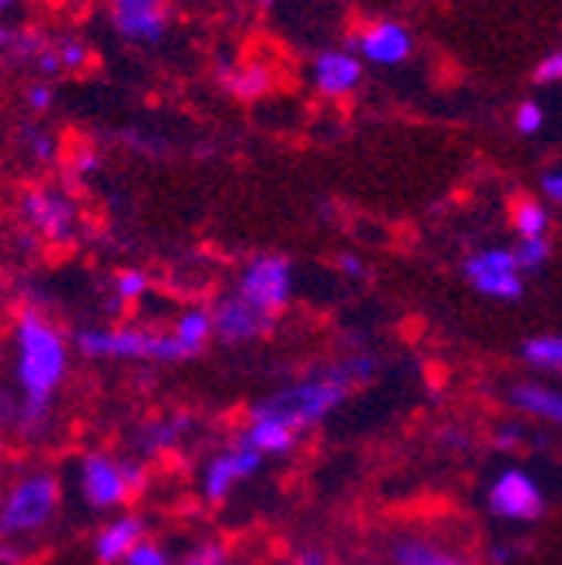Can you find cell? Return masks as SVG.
<instances>
[{
	"mask_svg": "<svg viewBox=\"0 0 562 565\" xmlns=\"http://www.w3.org/2000/svg\"><path fill=\"white\" fill-rule=\"evenodd\" d=\"M57 478L47 471H31L21 475L8 494L4 505H0V532H4L8 542H21V539H34L41 535L54 512H57Z\"/></svg>",
	"mask_w": 562,
	"mask_h": 565,
	"instance_id": "277c9868",
	"label": "cell"
},
{
	"mask_svg": "<svg viewBox=\"0 0 562 565\" xmlns=\"http://www.w3.org/2000/svg\"><path fill=\"white\" fill-rule=\"evenodd\" d=\"M350 51L378 67H397L411 57L414 38L401 21H371L350 38Z\"/></svg>",
	"mask_w": 562,
	"mask_h": 565,
	"instance_id": "8fae6325",
	"label": "cell"
},
{
	"mask_svg": "<svg viewBox=\"0 0 562 565\" xmlns=\"http://www.w3.org/2000/svg\"><path fill=\"white\" fill-rule=\"evenodd\" d=\"M314 88L324 95V98H343L350 95L361 78H364V57L354 54L350 47H330V51H320L314 57Z\"/></svg>",
	"mask_w": 562,
	"mask_h": 565,
	"instance_id": "7c38bea8",
	"label": "cell"
},
{
	"mask_svg": "<svg viewBox=\"0 0 562 565\" xmlns=\"http://www.w3.org/2000/svg\"><path fill=\"white\" fill-rule=\"evenodd\" d=\"M512 253H516V263H519L522 273H536V269H542L549 263L552 246H549V239H519L512 246Z\"/></svg>",
	"mask_w": 562,
	"mask_h": 565,
	"instance_id": "cb8c5ba5",
	"label": "cell"
},
{
	"mask_svg": "<svg viewBox=\"0 0 562 565\" xmlns=\"http://www.w3.org/2000/svg\"><path fill=\"white\" fill-rule=\"evenodd\" d=\"M38 71H41V75L51 82L54 75H57V71H64V64H61V54H57V47H47L41 57H38Z\"/></svg>",
	"mask_w": 562,
	"mask_h": 565,
	"instance_id": "8d00e7d4",
	"label": "cell"
},
{
	"mask_svg": "<svg viewBox=\"0 0 562 565\" xmlns=\"http://www.w3.org/2000/svg\"><path fill=\"white\" fill-rule=\"evenodd\" d=\"M512 558H516V548L512 545H496V548H491V562H496V565H506Z\"/></svg>",
	"mask_w": 562,
	"mask_h": 565,
	"instance_id": "f35d334b",
	"label": "cell"
},
{
	"mask_svg": "<svg viewBox=\"0 0 562 565\" xmlns=\"http://www.w3.org/2000/svg\"><path fill=\"white\" fill-rule=\"evenodd\" d=\"M0 8H4V11H8V8H14V0H0Z\"/></svg>",
	"mask_w": 562,
	"mask_h": 565,
	"instance_id": "60d3db41",
	"label": "cell"
},
{
	"mask_svg": "<svg viewBox=\"0 0 562 565\" xmlns=\"http://www.w3.org/2000/svg\"><path fill=\"white\" fill-rule=\"evenodd\" d=\"M24 102L31 111H47L54 105V85L51 82H34L28 92H24Z\"/></svg>",
	"mask_w": 562,
	"mask_h": 565,
	"instance_id": "d6a6232c",
	"label": "cell"
},
{
	"mask_svg": "<svg viewBox=\"0 0 562 565\" xmlns=\"http://www.w3.org/2000/svg\"><path fill=\"white\" fill-rule=\"evenodd\" d=\"M526 441V431L519 428V424H502V428L496 431V438H491V445H496L499 451H519Z\"/></svg>",
	"mask_w": 562,
	"mask_h": 565,
	"instance_id": "836d02e7",
	"label": "cell"
},
{
	"mask_svg": "<svg viewBox=\"0 0 562 565\" xmlns=\"http://www.w3.org/2000/svg\"><path fill=\"white\" fill-rule=\"evenodd\" d=\"M18 209H21V220L44 243H67L75 236L78 205L57 189H24Z\"/></svg>",
	"mask_w": 562,
	"mask_h": 565,
	"instance_id": "9c48e42d",
	"label": "cell"
},
{
	"mask_svg": "<svg viewBox=\"0 0 562 565\" xmlns=\"http://www.w3.org/2000/svg\"><path fill=\"white\" fill-rule=\"evenodd\" d=\"M512 226H516L519 239H545V233H549V209L539 199H532V195L516 199V205H512Z\"/></svg>",
	"mask_w": 562,
	"mask_h": 565,
	"instance_id": "d6986e66",
	"label": "cell"
},
{
	"mask_svg": "<svg viewBox=\"0 0 562 565\" xmlns=\"http://www.w3.org/2000/svg\"><path fill=\"white\" fill-rule=\"evenodd\" d=\"M179 343L182 358H195V353L209 343V337H216V320L213 310H202V307H189L176 317L172 330H169Z\"/></svg>",
	"mask_w": 562,
	"mask_h": 565,
	"instance_id": "2e32d148",
	"label": "cell"
},
{
	"mask_svg": "<svg viewBox=\"0 0 562 565\" xmlns=\"http://www.w3.org/2000/svg\"><path fill=\"white\" fill-rule=\"evenodd\" d=\"M509 397H512V404L522 414H532V417H539L545 424H555V428H562V391L526 381V384H516Z\"/></svg>",
	"mask_w": 562,
	"mask_h": 565,
	"instance_id": "e0dca14e",
	"label": "cell"
},
{
	"mask_svg": "<svg viewBox=\"0 0 562 565\" xmlns=\"http://www.w3.org/2000/svg\"><path fill=\"white\" fill-rule=\"evenodd\" d=\"M156 4H159V8H169V4H172V0H156Z\"/></svg>",
	"mask_w": 562,
	"mask_h": 565,
	"instance_id": "b9f144b4",
	"label": "cell"
},
{
	"mask_svg": "<svg viewBox=\"0 0 562 565\" xmlns=\"http://www.w3.org/2000/svg\"><path fill=\"white\" fill-rule=\"evenodd\" d=\"M294 565H327V555L320 548H304V552H297Z\"/></svg>",
	"mask_w": 562,
	"mask_h": 565,
	"instance_id": "74e56055",
	"label": "cell"
},
{
	"mask_svg": "<svg viewBox=\"0 0 562 565\" xmlns=\"http://www.w3.org/2000/svg\"><path fill=\"white\" fill-rule=\"evenodd\" d=\"M236 294L246 297L263 313L276 317L294 297V266H290V259L279 256V253H263V256L250 259L243 266V273H240Z\"/></svg>",
	"mask_w": 562,
	"mask_h": 565,
	"instance_id": "8992f818",
	"label": "cell"
},
{
	"mask_svg": "<svg viewBox=\"0 0 562 565\" xmlns=\"http://www.w3.org/2000/svg\"><path fill=\"white\" fill-rule=\"evenodd\" d=\"M350 387L354 384L340 371V364L324 374H310L253 404L243 438L256 445L266 458L290 455L307 428H314L343 404Z\"/></svg>",
	"mask_w": 562,
	"mask_h": 565,
	"instance_id": "7a4b0ae2",
	"label": "cell"
},
{
	"mask_svg": "<svg viewBox=\"0 0 562 565\" xmlns=\"http://www.w3.org/2000/svg\"><path fill=\"white\" fill-rule=\"evenodd\" d=\"M230 92H236L240 98H256L269 88V71L259 67V64H250V67H236L233 75L226 78Z\"/></svg>",
	"mask_w": 562,
	"mask_h": 565,
	"instance_id": "7402d4cb",
	"label": "cell"
},
{
	"mask_svg": "<svg viewBox=\"0 0 562 565\" xmlns=\"http://www.w3.org/2000/svg\"><path fill=\"white\" fill-rule=\"evenodd\" d=\"M138 542H146V522L125 512V515H115L112 522H105L95 535V558L102 565H118L131 555V548Z\"/></svg>",
	"mask_w": 562,
	"mask_h": 565,
	"instance_id": "9a60e30c",
	"label": "cell"
},
{
	"mask_svg": "<svg viewBox=\"0 0 562 565\" xmlns=\"http://www.w3.org/2000/svg\"><path fill=\"white\" fill-rule=\"evenodd\" d=\"M522 358L536 371L545 374H562V337L559 333H542L522 343Z\"/></svg>",
	"mask_w": 562,
	"mask_h": 565,
	"instance_id": "ffe728a7",
	"label": "cell"
},
{
	"mask_svg": "<svg viewBox=\"0 0 562 565\" xmlns=\"http://www.w3.org/2000/svg\"><path fill=\"white\" fill-rule=\"evenodd\" d=\"M340 371L350 377V384H361L374 374V358H364V353H354V358H343Z\"/></svg>",
	"mask_w": 562,
	"mask_h": 565,
	"instance_id": "1f68e13d",
	"label": "cell"
},
{
	"mask_svg": "<svg viewBox=\"0 0 562 565\" xmlns=\"http://www.w3.org/2000/svg\"><path fill=\"white\" fill-rule=\"evenodd\" d=\"M142 484H146V471L138 461H118L105 451H88L78 461L82 499L98 512L128 505L142 491Z\"/></svg>",
	"mask_w": 562,
	"mask_h": 565,
	"instance_id": "5b68a950",
	"label": "cell"
},
{
	"mask_svg": "<svg viewBox=\"0 0 562 565\" xmlns=\"http://www.w3.org/2000/svg\"><path fill=\"white\" fill-rule=\"evenodd\" d=\"M44 51H47V41L38 31H28V28H21L18 38H14V44L8 47V54H18L21 61H34V64H38V57Z\"/></svg>",
	"mask_w": 562,
	"mask_h": 565,
	"instance_id": "4316f807",
	"label": "cell"
},
{
	"mask_svg": "<svg viewBox=\"0 0 562 565\" xmlns=\"http://www.w3.org/2000/svg\"><path fill=\"white\" fill-rule=\"evenodd\" d=\"M213 320H216V337L226 340V343H250V340H259V337L269 330V323H273L269 313H263L259 307H253V303H250L246 297H240V294L220 300V303L213 307Z\"/></svg>",
	"mask_w": 562,
	"mask_h": 565,
	"instance_id": "4fadbf2b",
	"label": "cell"
},
{
	"mask_svg": "<svg viewBox=\"0 0 562 565\" xmlns=\"http://www.w3.org/2000/svg\"><path fill=\"white\" fill-rule=\"evenodd\" d=\"M512 121H516V128H519L522 135H539L542 125H545V108H542L539 102L529 98V102H522V105L516 108Z\"/></svg>",
	"mask_w": 562,
	"mask_h": 565,
	"instance_id": "f1b7e54d",
	"label": "cell"
},
{
	"mask_svg": "<svg viewBox=\"0 0 562 565\" xmlns=\"http://www.w3.org/2000/svg\"><path fill=\"white\" fill-rule=\"evenodd\" d=\"M146 290H149V276H146L142 269H135V266L118 269V276H115V303H118V307L142 300Z\"/></svg>",
	"mask_w": 562,
	"mask_h": 565,
	"instance_id": "603a6c76",
	"label": "cell"
},
{
	"mask_svg": "<svg viewBox=\"0 0 562 565\" xmlns=\"http://www.w3.org/2000/svg\"><path fill=\"white\" fill-rule=\"evenodd\" d=\"M253 4H259V8H273L276 0H253Z\"/></svg>",
	"mask_w": 562,
	"mask_h": 565,
	"instance_id": "ab89813d",
	"label": "cell"
},
{
	"mask_svg": "<svg viewBox=\"0 0 562 565\" xmlns=\"http://www.w3.org/2000/svg\"><path fill=\"white\" fill-rule=\"evenodd\" d=\"M57 54H61L64 71H82L85 61H88V47H85L82 41H75V38L61 41V44H57Z\"/></svg>",
	"mask_w": 562,
	"mask_h": 565,
	"instance_id": "4dcf8cb0",
	"label": "cell"
},
{
	"mask_svg": "<svg viewBox=\"0 0 562 565\" xmlns=\"http://www.w3.org/2000/svg\"><path fill=\"white\" fill-rule=\"evenodd\" d=\"M176 565H230V555L220 542H202V545L189 548Z\"/></svg>",
	"mask_w": 562,
	"mask_h": 565,
	"instance_id": "d4e9b609",
	"label": "cell"
},
{
	"mask_svg": "<svg viewBox=\"0 0 562 565\" xmlns=\"http://www.w3.org/2000/svg\"><path fill=\"white\" fill-rule=\"evenodd\" d=\"M394 565H465L458 552L432 542V539H397L391 545Z\"/></svg>",
	"mask_w": 562,
	"mask_h": 565,
	"instance_id": "ac0fdd59",
	"label": "cell"
},
{
	"mask_svg": "<svg viewBox=\"0 0 562 565\" xmlns=\"http://www.w3.org/2000/svg\"><path fill=\"white\" fill-rule=\"evenodd\" d=\"M542 192H545L549 202L562 205V166H559V169H549V172L542 175Z\"/></svg>",
	"mask_w": 562,
	"mask_h": 565,
	"instance_id": "d590c367",
	"label": "cell"
},
{
	"mask_svg": "<svg viewBox=\"0 0 562 565\" xmlns=\"http://www.w3.org/2000/svg\"><path fill=\"white\" fill-rule=\"evenodd\" d=\"M21 141H24V149H28V156L34 162H51L54 159V138H51V131H44V128H24Z\"/></svg>",
	"mask_w": 562,
	"mask_h": 565,
	"instance_id": "484cf974",
	"label": "cell"
},
{
	"mask_svg": "<svg viewBox=\"0 0 562 565\" xmlns=\"http://www.w3.org/2000/svg\"><path fill=\"white\" fill-rule=\"evenodd\" d=\"M337 269H340L347 279H368V266H364V259H361V256H354V253L337 256Z\"/></svg>",
	"mask_w": 562,
	"mask_h": 565,
	"instance_id": "e575fe53",
	"label": "cell"
},
{
	"mask_svg": "<svg viewBox=\"0 0 562 565\" xmlns=\"http://www.w3.org/2000/svg\"><path fill=\"white\" fill-rule=\"evenodd\" d=\"M465 276H468L471 287L488 300L516 303L526 290V279H522V269L516 263V253L502 249V246H488V249L471 253L465 259Z\"/></svg>",
	"mask_w": 562,
	"mask_h": 565,
	"instance_id": "ba28073f",
	"label": "cell"
},
{
	"mask_svg": "<svg viewBox=\"0 0 562 565\" xmlns=\"http://www.w3.org/2000/svg\"><path fill=\"white\" fill-rule=\"evenodd\" d=\"M532 78H536V85H555V82H562V47L549 51V54L532 67Z\"/></svg>",
	"mask_w": 562,
	"mask_h": 565,
	"instance_id": "f546056e",
	"label": "cell"
},
{
	"mask_svg": "<svg viewBox=\"0 0 562 565\" xmlns=\"http://www.w3.org/2000/svg\"><path fill=\"white\" fill-rule=\"evenodd\" d=\"M82 358L92 361H182L172 333L146 327H85L75 333Z\"/></svg>",
	"mask_w": 562,
	"mask_h": 565,
	"instance_id": "3957f363",
	"label": "cell"
},
{
	"mask_svg": "<svg viewBox=\"0 0 562 565\" xmlns=\"http://www.w3.org/2000/svg\"><path fill=\"white\" fill-rule=\"evenodd\" d=\"M485 502L491 515L506 522H536L545 512V494L539 481L522 468H506L491 478Z\"/></svg>",
	"mask_w": 562,
	"mask_h": 565,
	"instance_id": "52a82bcc",
	"label": "cell"
},
{
	"mask_svg": "<svg viewBox=\"0 0 562 565\" xmlns=\"http://www.w3.org/2000/svg\"><path fill=\"white\" fill-rule=\"evenodd\" d=\"M263 461H266V455L240 435L233 445H226L223 451H216L213 458L205 461V468H202L205 499L209 502H223L240 481L253 478L263 468Z\"/></svg>",
	"mask_w": 562,
	"mask_h": 565,
	"instance_id": "30bf717a",
	"label": "cell"
},
{
	"mask_svg": "<svg viewBox=\"0 0 562 565\" xmlns=\"http://www.w3.org/2000/svg\"><path fill=\"white\" fill-rule=\"evenodd\" d=\"M185 428H189V417H169V420L152 424V428H146V435H142L146 455H156V451L172 448V445L185 435Z\"/></svg>",
	"mask_w": 562,
	"mask_h": 565,
	"instance_id": "44dd1931",
	"label": "cell"
},
{
	"mask_svg": "<svg viewBox=\"0 0 562 565\" xmlns=\"http://www.w3.org/2000/svg\"><path fill=\"white\" fill-rule=\"evenodd\" d=\"M125 565H176V562L169 558V552L159 542L146 539V542H138L131 548V555L125 558Z\"/></svg>",
	"mask_w": 562,
	"mask_h": 565,
	"instance_id": "83f0119b",
	"label": "cell"
},
{
	"mask_svg": "<svg viewBox=\"0 0 562 565\" xmlns=\"http://www.w3.org/2000/svg\"><path fill=\"white\" fill-rule=\"evenodd\" d=\"M67 374V340L38 307H21L14 320V387L21 401H4V417L21 435H41Z\"/></svg>",
	"mask_w": 562,
	"mask_h": 565,
	"instance_id": "6da1fadb",
	"label": "cell"
},
{
	"mask_svg": "<svg viewBox=\"0 0 562 565\" xmlns=\"http://www.w3.org/2000/svg\"><path fill=\"white\" fill-rule=\"evenodd\" d=\"M112 21L135 44H159L166 38V8L156 0H112Z\"/></svg>",
	"mask_w": 562,
	"mask_h": 565,
	"instance_id": "5bb4252c",
	"label": "cell"
}]
</instances>
